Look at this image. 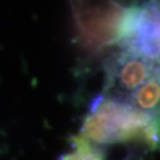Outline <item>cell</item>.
I'll list each match as a JSON object with an SVG mask.
<instances>
[{
	"label": "cell",
	"instance_id": "cell-3",
	"mask_svg": "<svg viewBox=\"0 0 160 160\" xmlns=\"http://www.w3.org/2000/svg\"><path fill=\"white\" fill-rule=\"evenodd\" d=\"M159 67L160 59L147 56L131 47H120L104 66L106 72L102 95L128 104L132 95Z\"/></svg>",
	"mask_w": 160,
	"mask_h": 160
},
{
	"label": "cell",
	"instance_id": "cell-4",
	"mask_svg": "<svg viewBox=\"0 0 160 160\" xmlns=\"http://www.w3.org/2000/svg\"><path fill=\"white\" fill-rule=\"evenodd\" d=\"M124 46L160 59V0H148L142 6L131 36L122 47Z\"/></svg>",
	"mask_w": 160,
	"mask_h": 160
},
{
	"label": "cell",
	"instance_id": "cell-2",
	"mask_svg": "<svg viewBox=\"0 0 160 160\" xmlns=\"http://www.w3.org/2000/svg\"><path fill=\"white\" fill-rule=\"evenodd\" d=\"M80 133L98 146L138 143L149 149L160 146V129L152 118L103 95L92 100Z\"/></svg>",
	"mask_w": 160,
	"mask_h": 160
},
{
	"label": "cell",
	"instance_id": "cell-5",
	"mask_svg": "<svg viewBox=\"0 0 160 160\" xmlns=\"http://www.w3.org/2000/svg\"><path fill=\"white\" fill-rule=\"evenodd\" d=\"M128 104L152 118L160 129V67L132 95Z\"/></svg>",
	"mask_w": 160,
	"mask_h": 160
},
{
	"label": "cell",
	"instance_id": "cell-1",
	"mask_svg": "<svg viewBox=\"0 0 160 160\" xmlns=\"http://www.w3.org/2000/svg\"><path fill=\"white\" fill-rule=\"evenodd\" d=\"M71 6L79 47L95 56L113 46L122 47L131 36L140 4L122 0H68Z\"/></svg>",
	"mask_w": 160,
	"mask_h": 160
},
{
	"label": "cell",
	"instance_id": "cell-6",
	"mask_svg": "<svg viewBox=\"0 0 160 160\" xmlns=\"http://www.w3.org/2000/svg\"><path fill=\"white\" fill-rule=\"evenodd\" d=\"M73 149L63 155L59 160H104V152L98 144L92 143L83 133L71 139Z\"/></svg>",
	"mask_w": 160,
	"mask_h": 160
}]
</instances>
